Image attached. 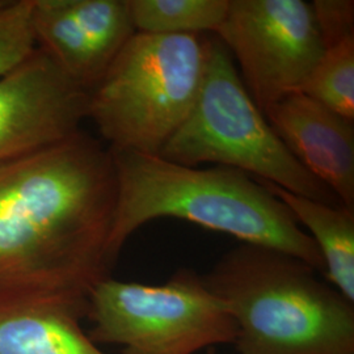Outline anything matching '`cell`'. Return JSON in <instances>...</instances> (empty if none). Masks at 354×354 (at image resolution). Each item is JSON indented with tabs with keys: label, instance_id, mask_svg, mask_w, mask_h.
I'll return each mask as SVG.
<instances>
[{
	"label": "cell",
	"instance_id": "obj_10",
	"mask_svg": "<svg viewBox=\"0 0 354 354\" xmlns=\"http://www.w3.org/2000/svg\"><path fill=\"white\" fill-rule=\"evenodd\" d=\"M269 125L291 155L354 209V121L301 92L269 106Z\"/></svg>",
	"mask_w": 354,
	"mask_h": 354
},
{
	"label": "cell",
	"instance_id": "obj_4",
	"mask_svg": "<svg viewBox=\"0 0 354 354\" xmlns=\"http://www.w3.org/2000/svg\"><path fill=\"white\" fill-rule=\"evenodd\" d=\"M209 36L134 33L89 92L88 118L115 151L159 155L189 115Z\"/></svg>",
	"mask_w": 354,
	"mask_h": 354
},
{
	"label": "cell",
	"instance_id": "obj_3",
	"mask_svg": "<svg viewBox=\"0 0 354 354\" xmlns=\"http://www.w3.org/2000/svg\"><path fill=\"white\" fill-rule=\"evenodd\" d=\"M238 327L239 354H354V307L301 259L241 243L201 276Z\"/></svg>",
	"mask_w": 354,
	"mask_h": 354
},
{
	"label": "cell",
	"instance_id": "obj_2",
	"mask_svg": "<svg viewBox=\"0 0 354 354\" xmlns=\"http://www.w3.org/2000/svg\"><path fill=\"white\" fill-rule=\"evenodd\" d=\"M111 152L117 178L109 241L114 261L143 225L158 218H177L247 244L289 253L324 274L317 244L259 180L228 167L197 168L159 155Z\"/></svg>",
	"mask_w": 354,
	"mask_h": 354
},
{
	"label": "cell",
	"instance_id": "obj_12",
	"mask_svg": "<svg viewBox=\"0 0 354 354\" xmlns=\"http://www.w3.org/2000/svg\"><path fill=\"white\" fill-rule=\"evenodd\" d=\"M259 181L290 210L299 226L307 230L323 257L326 279L354 304V209L319 203Z\"/></svg>",
	"mask_w": 354,
	"mask_h": 354
},
{
	"label": "cell",
	"instance_id": "obj_8",
	"mask_svg": "<svg viewBox=\"0 0 354 354\" xmlns=\"http://www.w3.org/2000/svg\"><path fill=\"white\" fill-rule=\"evenodd\" d=\"M89 92L36 48L0 76V165L68 140L88 118Z\"/></svg>",
	"mask_w": 354,
	"mask_h": 354
},
{
	"label": "cell",
	"instance_id": "obj_7",
	"mask_svg": "<svg viewBox=\"0 0 354 354\" xmlns=\"http://www.w3.org/2000/svg\"><path fill=\"white\" fill-rule=\"evenodd\" d=\"M215 36L263 113L299 92L324 53L311 4L304 0H228Z\"/></svg>",
	"mask_w": 354,
	"mask_h": 354
},
{
	"label": "cell",
	"instance_id": "obj_15",
	"mask_svg": "<svg viewBox=\"0 0 354 354\" xmlns=\"http://www.w3.org/2000/svg\"><path fill=\"white\" fill-rule=\"evenodd\" d=\"M32 0H0V76L36 50Z\"/></svg>",
	"mask_w": 354,
	"mask_h": 354
},
{
	"label": "cell",
	"instance_id": "obj_5",
	"mask_svg": "<svg viewBox=\"0 0 354 354\" xmlns=\"http://www.w3.org/2000/svg\"><path fill=\"white\" fill-rule=\"evenodd\" d=\"M159 156L187 167L214 163L234 168L294 194L342 205L279 140L216 36H209V61L197 100Z\"/></svg>",
	"mask_w": 354,
	"mask_h": 354
},
{
	"label": "cell",
	"instance_id": "obj_16",
	"mask_svg": "<svg viewBox=\"0 0 354 354\" xmlns=\"http://www.w3.org/2000/svg\"><path fill=\"white\" fill-rule=\"evenodd\" d=\"M310 4L324 50L354 37L353 0H314Z\"/></svg>",
	"mask_w": 354,
	"mask_h": 354
},
{
	"label": "cell",
	"instance_id": "obj_13",
	"mask_svg": "<svg viewBox=\"0 0 354 354\" xmlns=\"http://www.w3.org/2000/svg\"><path fill=\"white\" fill-rule=\"evenodd\" d=\"M137 33L216 35L223 24L228 0H127Z\"/></svg>",
	"mask_w": 354,
	"mask_h": 354
},
{
	"label": "cell",
	"instance_id": "obj_11",
	"mask_svg": "<svg viewBox=\"0 0 354 354\" xmlns=\"http://www.w3.org/2000/svg\"><path fill=\"white\" fill-rule=\"evenodd\" d=\"M88 298L0 291V354H106L82 328Z\"/></svg>",
	"mask_w": 354,
	"mask_h": 354
},
{
	"label": "cell",
	"instance_id": "obj_1",
	"mask_svg": "<svg viewBox=\"0 0 354 354\" xmlns=\"http://www.w3.org/2000/svg\"><path fill=\"white\" fill-rule=\"evenodd\" d=\"M113 156L83 130L0 165V291L88 298L111 277Z\"/></svg>",
	"mask_w": 354,
	"mask_h": 354
},
{
	"label": "cell",
	"instance_id": "obj_9",
	"mask_svg": "<svg viewBox=\"0 0 354 354\" xmlns=\"http://www.w3.org/2000/svg\"><path fill=\"white\" fill-rule=\"evenodd\" d=\"M38 49L91 92L136 33L127 0H32Z\"/></svg>",
	"mask_w": 354,
	"mask_h": 354
},
{
	"label": "cell",
	"instance_id": "obj_6",
	"mask_svg": "<svg viewBox=\"0 0 354 354\" xmlns=\"http://www.w3.org/2000/svg\"><path fill=\"white\" fill-rule=\"evenodd\" d=\"M87 317L89 339L122 354H196L238 337L227 307L185 268L163 285L102 279L89 291Z\"/></svg>",
	"mask_w": 354,
	"mask_h": 354
},
{
	"label": "cell",
	"instance_id": "obj_14",
	"mask_svg": "<svg viewBox=\"0 0 354 354\" xmlns=\"http://www.w3.org/2000/svg\"><path fill=\"white\" fill-rule=\"evenodd\" d=\"M299 92L354 121V37L326 49Z\"/></svg>",
	"mask_w": 354,
	"mask_h": 354
}]
</instances>
